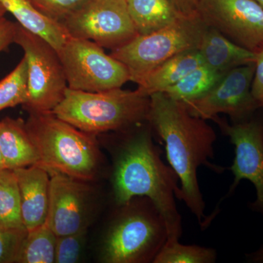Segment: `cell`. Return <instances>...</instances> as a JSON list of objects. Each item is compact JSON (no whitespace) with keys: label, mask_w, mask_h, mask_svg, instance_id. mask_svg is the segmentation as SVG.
<instances>
[{"label":"cell","mask_w":263,"mask_h":263,"mask_svg":"<svg viewBox=\"0 0 263 263\" xmlns=\"http://www.w3.org/2000/svg\"><path fill=\"white\" fill-rule=\"evenodd\" d=\"M146 122L163 142L170 166L179 177L178 199L184 202L200 227L205 228L211 219L205 214V203L197 180V169L201 165L216 173L226 169L210 162L214 157L215 130L206 120L189 113L184 104L162 92L151 95Z\"/></svg>","instance_id":"1"},{"label":"cell","mask_w":263,"mask_h":263,"mask_svg":"<svg viewBox=\"0 0 263 263\" xmlns=\"http://www.w3.org/2000/svg\"><path fill=\"white\" fill-rule=\"evenodd\" d=\"M134 127L125 131L114 152V200L120 205L136 197L149 199L165 221L167 240H179L182 222L176 202L180 194L179 177L161 158L162 151L154 143L148 123Z\"/></svg>","instance_id":"2"},{"label":"cell","mask_w":263,"mask_h":263,"mask_svg":"<svg viewBox=\"0 0 263 263\" xmlns=\"http://www.w3.org/2000/svg\"><path fill=\"white\" fill-rule=\"evenodd\" d=\"M27 130L40 157V165L81 181H92L102 156L95 135L80 130L53 112L29 113Z\"/></svg>","instance_id":"3"},{"label":"cell","mask_w":263,"mask_h":263,"mask_svg":"<svg viewBox=\"0 0 263 263\" xmlns=\"http://www.w3.org/2000/svg\"><path fill=\"white\" fill-rule=\"evenodd\" d=\"M150 97L122 88L90 92L67 88L53 113L80 130L96 135L125 131L146 122Z\"/></svg>","instance_id":"4"},{"label":"cell","mask_w":263,"mask_h":263,"mask_svg":"<svg viewBox=\"0 0 263 263\" xmlns=\"http://www.w3.org/2000/svg\"><path fill=\"white\" fill-rule=\"evenodd\" d=\"M104 238L107 263L153 262L167 241V224L154 202L136 197L124 205Z\"/></svg>","instance_id":"5"},{"label":"cell","mask_w":263,"mask_h":263,"mask_svg":"<svg viewBox=\"0 0 263 263\" xmlns=\"http://www.w3.org/2000/svg\"><path fill=\"white\" fill-rule=\"evenodd\" d=\"M197 14L179 16L149 34L138 35L112 50L111 55L127 67L130 81L139 84L151 72L173 57L198 48L206 29Z\"/></svg>","instance_id":"6"},{"label":"cell","mask_w":263,"mask_h":263,"mask_svg":"<svg viewBox=\"0 0 263 263\" xmlns=\"http://www.w3.org/2000/svg\"><path fill=\"white\" fill-rule=\"evenodd\" d=\"M14 43L24 51L27 64L29 113L53 112L68 88L58 51L48 41L17 24Z\"/></svg>","instance_id":"7"},{"label":"cell","mask_w":263,"mask_h":263,"mask_svg":"<svg viewBox=\"0 0 263 263\" xmlns=\"http://www.w3.org/2000/svg\"><path fill=\"white\" fill-rule=\"evenodd\" d=\"M58 53L71 89L97 92L130 81L127 67L89 40L70 36Z\"/></svg>","instance_id":"8"},{"label":"cell","mask_w":263,"mask_h":263,"mask_svg":"<svg viewBox=\"0 0 263 263\" xmlns=\"http://www.w3.org/2000/svg\"><path fill=\"white\" fill-rule=\"evenodd\" d=\"M62 25L70 37L114 50L139 35L126 0H89Z\"/></svg>","instance_id":"9"},{"label":"cell","mask_w":263,"mask_h":263,"mask_svg":"<svg viewBox=\"0 0 263 263\" xmlns=\"http://www.w3.org/2000/svg\"><path fill=\"white\" fill-rule=\"evenodd\" d=\"M255 64L240 66L227 72L201 98L183 103L189 113L204 120L226 114L232 123L248 120L261 109L252 94Z\"/></svg>","instance_id":"10"},{"label":"cell","mask_w":263,"mask_h":263,"mask_svg":"<svg viewBox=\"0 0 263 263\" xmlns=\"http://www.w3.org/2000/svg\"><path fill=\"white\" fill-rule=\"evenodd\" d=\"M196 14L240 47L255 53L263 46V7L256 0H201Z\"/></svg>","instance_id":"11"},{"label":"cell","mask_w":263,"mask_h":263,"mask_svg":"<svg viewBox=\"0 0 263 263\" xmlns=\"http://www.w3.org/2000/svg\"><path fill=\"white\" fill-rule=\"evenodd\" d=\"M257 112L248 120L231 124L219 116L213 121L235 147V158L228 168L234 176L228 195L235 191L242 180H248L257 193L251 208L263 215V114Z\"/></svg>","instance_id":"12"},{"label":"cell","mask_w":263,"mask_h":263,"mask_svg":"<svg viewBox=\"0 0 263 263\" xmlns=\"http://www.w3.org/2000/svg\"><path fill=\"white\" fill-rule=\"evenodd\" d=\"M48 172L51 177L48 226L57 236L87 230L91 189L86 181L56 171Z\"/></svg>","instance_id":"13"},{"label":"cell","mask_w":263,"mask_h":263,"mask_svg":"<svg viewBox=\"0 0 263 263\" xmlns=\"http://www.w3.org/2000/svg\"><path fill=\"white\" fill-rule=\"evenodd\" d=\"M13 171L18 183L24 226L28 231L47 219L51 177L47 170L38 164Z\"/></svg>","instance_id":"14"},{"label":"cell","mask_w":263,"mask_h":263,"mask_svg":"<svg viewBox=\"0 0 263 263\" xmlns=\"http://www.w3.org/2000/svg\"><path fill=\"white\" fill-rule=\"evenodd\" d=\"M0 148L5 169L39 164L37 148L23 119L7 117L0 121Z\"/></svg>","instance_id":"15"},{"label":"cell","mask_w":263,"mask_h":263,"mask_svg":"<svg viewBox=\"0 0 263 263\" xmlns=\"http://www.w3.org/2000/svg\"><path fill=\"white\" fill-rule=\"evenodd\" d=\"M197 50L205 65L222 74L255 62L254 52L240 47L211 27L205 29Z\"/></svg>","instance_id":"16"},{"label":"cell","mask_w":263,"mask_h":263,"mask_svg":"<svg viewBox=\"0 0 263 263\" xmlns=\"http://www.w3.org/2000/svg\"><path fill=\"white\" fill-rule=\"evenodd\" d=\"M0 5L15 17L19 25L46 40L57 51L70 37L61 24L40 13L29 0H0Z\"/></svg>","instance_id":"17"},{"label":"cell","mask_w":263,"mask_h":263,"mask_svg":"<svg viewBox=\"0 0 263 263\" xmlns=\"http://www.w3.org/2000/svg\"><path fill=\"white\" fill-rule=\"evenodd\" d=\"M203 64L198 50L182 52L169 59L151 72L138 85V89L148 97L155 93L164 92Z\"/></svg>","instance_id":"18"},{"label":"cell","mask_w":263,"mask_h":263,"mask_svg":"<svg viewBox=\"0 0 263 263\" xmlns=\"http://www.w3.org/2000/svg\"><path fill=\"white\" fill-rule=\"evenodd\" d=\"M126 3L140 35L163 28L181 16L170 0H126Z\"/></svg>","instance_id":"19"},{"label":"cell","mask_w":263,"mask_h":263,"mask_svg":"<svg viewBox=\"0 0 263 263\" xmlns=\"http://www.w3.org/2000/svg\"><path fill=\"white\" fill-rule=\"evenodd\" d=\"M57 238L46 221L42 226L28 230L15 263L55 262Z\"/></svg>","instance_id":"20"},{"label":"cell","mask_w":263,"mask_h":263,"mask_svg":"<svg viewBox=\"0 0 263 263\" xmlns=\"http://www.w3.org/2000/svg\"><path fill=\"white\" fill-rule=\"evenodd\" d=\"M224 75L203 64L162 93L175 100L186 103L206 94Z\"/></svg>","instance_id":"21"},{"label":"cell","mask_w":263,"mask_h":263,"mask_svg":"<svg viewBox=\"0 0 263 263\" xmlns=\"http://www.w3.org/2000/svg\"><path fill=\"white\" fill-rule=\"evenodd\" d=\"M0 227L27 231L22 217L18 183L13 171H0Z\"/></svg>","instance_id":"22"},{"label":"cell","mask_w":263,"mask_h":263,"mask_svg":"<svg viewBox=\"0 0 263 263\" xmlns=\"http://www.w3.org/2000/svg\"><path fill=\"white\" fill-rule=\"evenodd\" d=\"M215 249L197 245H183L179 239L167 240L153 263H214Z\"/></svg>","instance_id":"23"},{"label":"cell","mask_w":263,"mask_h":263,"mask_svg":"<svg viewBox=\"0 0 263 263\" xmlns=\"http://www.w3.org/2000/svg\"><path fill=\"white\" fill-rule=\"evenodd\" d=\"M27 64L24 57L14 70L0 81V111L27 103Z\"/></svg>","instance_id":"24"},{"label":"cell","mask_w":263,"mask_h":263,"mask_svg":"<svg viewBox=\"0 0 263 263\" xmlns=\"http://www.w3.org/2000/svg\"><path fill=\"white\" fill-rule=\"evenodd\" d=\"M45 16L62 24L89 0H29Z\"/></svg>","instance_id":"25"},{"label":"cell","mask_w":263,"mask_h":263,"mask_svg":"<svg viewBox=\"0 0 263 263\" xmlns=\"http://www.w3.org/2000/svg\"><path fill=\"white\" fill-rule=\"evenodd\" d=\"M87 230L57 236L55 262L76 263L80 259Z\"/></svg>","instance_id":"26"},{"label":"cell","mask_w":263,"mask_h":263,"mask_svg":"<svg viewBox=\"0 0 263 263\" xmlns=\"http://www.w3.org/2000/svg\"><path fill=\"white\" fill-rule=\"evenodd\" d=\"M27 231L5 229L0 227V263H15Z\"/></svg>","instance_id":"27"},{"label":"cell","mask_w":263,"mask_h":263,"mask_svg":"<svg viewBox=\"0 0 263 263\" xmlns=\"http://www.w3.org/2000/svg\"><path fill=\"white\" fill-rule=\"evenodd\" d=\"M255 72L252 85V94L256 103L263 108V46L255 52Z\"/></svg>","instance_id":"28"},{"label":"cell","mask_w":263,"mask_h":263,"mask_svg":"<svg viewBox=\"0 0 263 263\" xmlns=\"http://www.w3.org/2000/svg\"><path fill=\"white\" fill-rule=\"evenodd\" d=\"M17 24L0 18V52L4 51L12 43H14Z\"/></svg>","instance_id":"29"},{"label":"cell","mask_w":263,"mask_h":263,"mask_svg":"<svg viewBox=\"0 0 263 263\" xmlns=\"http://www.w3.org/2000/svg\"><path fill=\"white\" fill-rule=\"evenodd\" d=\"M179 15L191 16L196 14L197 7L201 0H170Z\"/></svg>","instance_id":"30"},{"label":"cell","mask_w":263,"mask_h":263,"mask_svg":"<svg viewBox=\"0 0 263 263\" xmlns=\"http://www.w3.org/2000/svg\"><path fill=\"white\" fill-rule=\"evenodd\" d=\"M247 259L249 262L263 263V246L255 252L247 254Z\"/></svg>","instance_id":"31"},{"label":"cell","mask_w":263,"mask_h":263,"mask_svg":"<svg viewBox=\"0 0 263 263\" xmlns=\"http://www.w3.org/2000/svg\"><path fill=\"white\" fill-rule=\"evenodd\" d=\"M5 169L4 162H3V155H2L1 148H0V171Z\"/></svg>","instance_id":"32"},{"label":"cell","mask_w":263,"mask_h":263,"mask_svg":"<svg viewBox=\"0 0 263 263\" xmlns=\"http://www.w3.org/2000/svg\"><path fill=\"white\" fill-rule=\"evenodd\" d=\"M6 13V10H5V8L0 5V18H3L4 17V15Z\"/></svg>","instance_id":"33"},{"label":"cell","mask_w":263,"mask_h":263,"mask_svg":"<svg viewBox=\"0 0 263 263\" xmlns=\"http://www.w3.org/2000/svg\"><path fill=\"white\" fill-rule=\"evenodd\" d=\"M257 3H259L263 7V0H256Z\"/></svg>","instance_id":"34"}]
</instances>
